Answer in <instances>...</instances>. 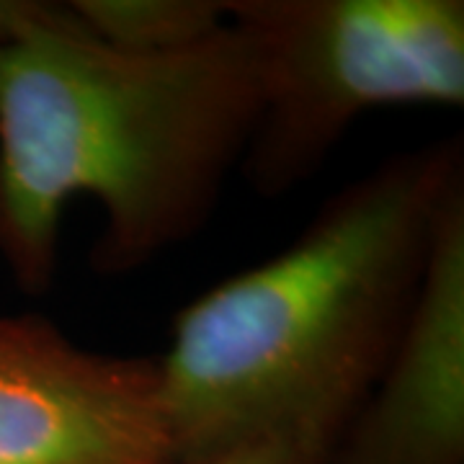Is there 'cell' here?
Listing matches in <instances>:
<instances>
[{
  "label": "cell",
  "mask_w": 464,
  "mask_h": 464,
  "mask_svg": "<svg viewBox=\"0 0 464 464\" xmlns=\"http://www.w3.org/2000/svg\"><path fill=\"white\" fill-rule=\"evenodd\" d=\"M261 106L248 34L124 50L70 5L0 0V258L29 295L57 271L67 201L93 197L99 274H127L204 227Z\"/></svg>",
  "instance_id": "obj_1"
},
{
  "label": "cell",
  "mask_w": 464,
  "mask_h": 464,
  "mask_svg": "<svg viewBox=\"0 0 464 464\" xmlns=\"http://www.w3.org/2000/svg\"><path fill=\"white\" fill-rule=\"evenodd\" d=\"M462 183V137L392 155L279 256L188 302L158 359L176 464L258 444L328 462L398 346Z\"/></svg>",
  "instance_id": "obj_2"
},
{
  "label": "cell",
  "mask_w": 464,
  "mask_h": 464,
  "mask_svg": "<svg viewBox=\"0 0 464 464\" xmlns=\"http://www.w3.org/2000/svg\"><path fill=\"white\" fill-rule=\"evenodd\" d=\"M225 16L256 54L243 170L264 197L313 179L366 109L462 106V0H227Z\"/></svg>",
  "instance_id": "obj_3"
},
{
  "label": "cell",
  "mask_w": 464,
  "mask_h": 464,
  "mask_svg": "<svg viewBox=\"0 0 464 464\" xmlns=\"http://www.w3.org/2000/svg\"><path fill=\"white\" fill-rule=\"evenodd\" d=\"M0 464H176L158 359L85 351L42 315L0 317Z\"/></svg>",
  "instance_id": "obj_4"
},
{
  "label": "cell",
  "mask_w": 464,
  "mask_h": 464,
  "mask_svg": "<svg viewBox=\"0 0 464 464\" xmlns=\"http://www.w3.org/2000/svg\"><path fill=\"white\" fill-rule=\"evenodd\" d=\"M325 464H464V183L398 346Z\"/></svg>",
  "instance_id": "obj_5"
},
{
  "label": "cell",
  "mask_w": 464,
  "mask_h": 464,
  "mask_svg": "<svg viewBox=\"0 0 464 464\" xmlns=\"http://www.w3.org/2000/svg\"><path fill=\"white\" fill-rule=\"evenodd\" d=\"M70 8L99 39L140 52L186 47L225 24V3L204 0H78Z\"/></svg>",
  "instance_id": "obj_6"
},
{
  "label": "cell",
  "mask_w": 464,
  "mask_h": 464,
  "mask_svg": "<svg viewBox=\"0 0 464 464\" xmlns=\"http://www.w3.org/2000/svg\"><path fill=\"white\" fill-rule=\"evenodd\" d=\"M212 464H304L299 459L292 449L282 447V444H258V447H248L235 451L225 459H217Z\"/></svg>",
  "instance_id": "obj_7"
}]
</instances>
